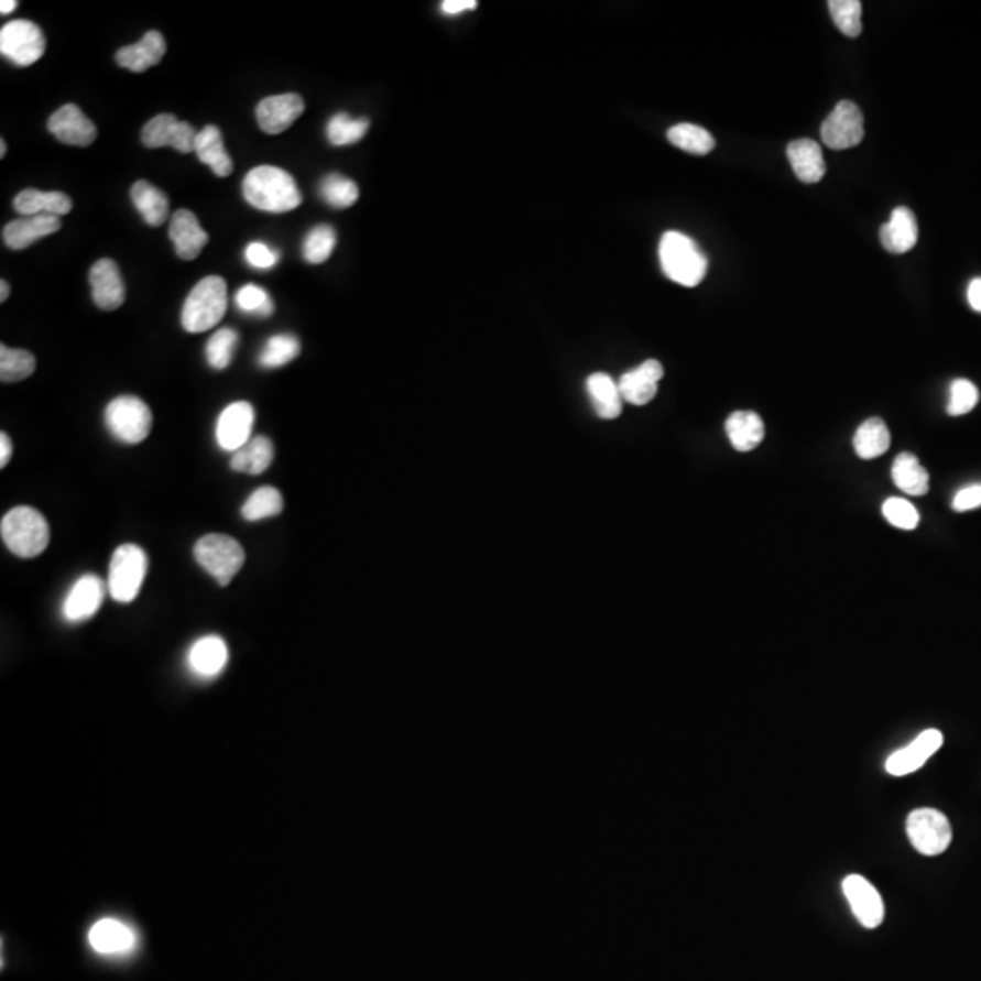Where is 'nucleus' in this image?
Returning <instances> with one entry per match:
<instances>
[{"instance_id": "nucleus-38", "label": "nucleus", "mask_w": 981, "mask_h": 981, "mask_svg": "<svg viewBox=\"0 0 981 981\" xmlns=\"http://www.w3.org/2000/svg\"><path fill=\"white\" fill-rule=\"evenodd\" d=\"M36 368V360L30 351L24 349H11L0 346V380L6 384L21 382L32 377Z\"/></svg>"}, {"instance_id": "nucleus-24", "label": "nucleus", "mask_w": 981, "mask_h": 981, "mask_svg": "<svg viewBox=\"0 0 981 981\" xmlns=\"http://www.w3.org/2000/svg\"><path fill=\"white\" fill-rule=\"evenodd\" d=\"M880 240L889 253L902 254L913 250L918 242V222L908 208H896L880 229Z\"/></svg>"}, {"instance_id": "nucleus-23", "label": "nucleus", "mask_w": 981, "mask_h": 981, "mask_svg": "<svg viewBox=\"0 0 981 981\" xmlns=\"http://www.w3.org/2000/svg\"><path fill=\"white\" fill-rule=\"evenodd\" d=\"M63 222L61 217L53 215H33V217L19 218L8 224L2 229V239L10 250H26L35 244L36 240L44 239L47 235L57 233Z\"/></svg>"}, {"instance_id": "nucleus-40", "label": "nucleus", "mask_w": 981, "mask_h": 981, "mask_svg": "<svg viewBox=\"0 0 981 981\" xmlns=\"http://www.w3.org/2000/svg\"><path fill=\"white\" fill-rule=\"evenodd\" d=\"M368 130V119H351L348 113H337L327 122L326 135L333 145H351L362 141Z\"/></svg>"}, {"instance_id": "nucleus-1", "label": "nucleus", "mask_w": 981, "mask_h": 981, "mask_svg": "<svg viewBox=\"0 0 981 981\" xmlns=\"http://www.w3.org/2000/svg\"><path fill=\"white\" fill-rule=\"evenodd\" d=\"M242 193L253 208L268 214H287L302 204L295 178L276 166L253 167L246 175Z\"/></svg>"}, {"instance_id": "nucleus-39", "label": "nucleus", "mask_w": 981, "mask_h": 981, "mask_svg": "<svg viewBox=\"0 0 981 981\" xmlns=\"http://www.w3.org/2000/svg\"><path fill=\"white\" fill-rule=\"evenodd\" d=\"M301 355V342L293 335H275L264 344L260 351L259 363L262 368L275 369L286 366Z\"/></svg>"}, {"instance_id": "nucleus-12", "label": "nucleus", "mask_w": 981, "mask_h": 981, "mask_svg": "<svg viewBox=\"0 0 981 981\" xmlns=\"http://www.w3.org/2000/svg\"><path fill=\"white\" fill-rule=\"evenodd\" d=\"M254 410L250 402H233L220 413L217 421L218 446L224 451L235 453L242 449L253 438Z\"/></svg>"}, {"instance_id": "nucleus-4", "label": "nucleus", "mask_w": 981, "mask_h": 981, "mask_svg": "<svg viewBox=\"0 0 981 981\" xmlns=\"http://www.w3.org/2000/svg\"><path fill=\"white\" fill-rule=\"evenodd\" d=\"M228 309V284L222 276H206L193 287L182 307L181 323L187 333L209 331Z\"/></svg>"}, {"instance_id": "nucleus-22", "label": "nucleus", "mask_w": 981, "mask_h": 981, "mask_svg": "<svg viewBox=\"0 0 981 981\" xmlns=\"http://www.w3.org/2000/svg\"><path fill=\"white\" fill-rule=\"evenodd\" d=\"M228 660V644L220 636L209 634L192 645V650L187 653V667L192 669L193 675L209 680L217 678L226 669Z\"/></svg>"}, {"instance_id": "nucleus-25", "label": "nucleus", "mask_w": 981, "mask_h": 981, "mask_svg": "<svg viewBox=\"0 0 981 981\" xmlns=\"http://www.w3.org/2000/svg\"><path fill=\"white\" fill-rule=\"evenodd\" d=\"M166 53V41L159 32H148L142 36L141 42H137L133 46H126L117 52V64L120 68L130 69V72L142 73L161 63L162 57Z\"/></svg>"}, {"instance_id": "nucleus-45", "label": "nucleus", "mask_w": 981, "mask_h": 981, "mask_svg": "<svg viewBox=\"0 0 981 981\" xmlns=\"http://www.w3.org/2000/svg\"><path fill=\"white\" fill-rule=\"evenodd\" d=\"M980 391L971 380L958 379L950 384V399L947 411L950 416H961L971 413L978 405Z\"/></svg>"}, {"instance_id": "nucleus-26", "label": "nucleus", "mask_w": 981, "mask_h": 981, "mask_svg": "<svg viewBox=\"0 0 981 981\" xmlns=\"http://www.w3.org/2000/svg\"><path fill=\"white\" fill-rule=\"evenodd\" d=\"M787 159L796 177L805 184H816L826 175L827 166L818 142L798 139L787 145Z\"/></svg>"}, {"instance_id": "nucleus-47", "label": "nucleus", "mask_w": 981, "mask_h": 981, "mask_svg": "<svg viewBox=\"0 0 981 981\" xmlns=\"http://www.w3.org/2000/svg\"><path fill=\"white\" fill-rule=\"evenodd\" d=\"M244 257L248 260V264L251 268H257V270H270L279 262V253L271 250L270 246L262 244V242H251L246 248Z\"/></svg>"}, {"instance_id": "nucleus-42", "label": "nucleus", "mask_w": 981, "mask_h": 981, "mask_svg": "<svg viewBox=\"0 0 981 981\" xmlns=\"http://www.w3.org/2000/svg\"><path fill=\"white\" fill-rule=\"evenodd\" d=\"M237 346H239V333L231 329V327L218 329L217 333H214V337L209 338L208 346H206V359H208L209 366L217 369V371L228 368L231 360H233Z\"/></svg>"}, {"instance_id": "nucleus-15", "label": "nucleus", "mask_w": 981, "mask_h": 981, "mask_svg": "<svg viewBox=\"0 0 981 981\" xmlns=\"http://www.w3.org/2000/svg\"><path fill=\"white\" fill-rule=\"evenodd\" d=\"M47 130L57 141L68 145H91L97 139V128L75 105H66L57 109L47 120Z\"/></svg>"}, {"instance_id": "nucleus-36", "label": "nucleus", "mask_w": 981, "mask_h": 981, "mask_svg": "<svg viewBox=\"0 0 981 981\" xmlns=\"http://www.w3.org/2000/svg\"><path fill=\"white\" fill-rule=\"evenodd\" d=\"M320 197L331 208L348 209L359 200L360 189L351 178L331 173L320 182Z\"/></svg>"}, {"instance_id": "nucleus-44", "label": "nucleus", "mask_w": 981, "mask_h": 981, "mask_svg": "<svg viewBox=\"0 0 981 981\" xmlns=\"http://www.w3.org/2000/svg\"><path fill=\"white\" fill-rule=\"evenodd\" d=\"M235 301H237L239 309L250 313L254 317H271L273 309H275L271 296L268 295V291L262 290L260 286H254V284H246L242 290H239Z\"/></svg>"}, {"instance_id": "nucleus-8", "label": "nucleus", "mask_w": 981, "mask_h": 981, "mask_svg": "<svg viewBox=\"0 0 981 981\" xmlns=\"http://www.w3.org/2000/svg\"><path fill=\"white\" fill-rule=\"evenodd\" d=\"M911 846L924 857H938L952 841L949 818L936 809H916L907 818Z\"/></svg>"}, {"instance_id": "nucleus-17", "label": "nucleus", "mask_w": 981, "mask_h": 981, "mask_svg": "<svg viewBox=\"0 0 981 981\" xmlns=\"http://www.w3.org/2000/svg\"><path fill=\"white\" fill-rule=\"evenodd\" d=\"M94 302L105 312L119 309L126 301V286L119 265L111 259H100L89 271Z\"/></svg>"}, {"instance_id": "nucleus-32", "label": "nucleus", "mask_w": 981, "mask_h": 981, "mask_svg": "<svg viewBox=\"0 0 981 981\" xmlns=\"http://www.w3.org/2000/svg\"><path fill=\"white\" fill-rule=\"evenodd\" d=\"M273 457H275L273 442L265 436H254L242 449L231 455L229 466L237 472L262 475L265 469H270Z\"/></svg>"}, {"instance_id": "nucleus-49", "label": "nucleus", "mask_w": 981, "mask_h": 981, "mask_svg": "<svg viewBox=\"0 0 981 981\" xmlns=\"http://www.w3.org/2000/svg\"><path fill=\"white\" fill-rule=\"evenodd\" d=\"M477 0H446V2H442L440 4L442 13L451 17L460 15L464 11L477 10Z\"/></svg>"}, {"instance_id": "nucleus-53", "label": "nucleus", "mask_w": 981, "mask_h": 981, "mask_svg": "<svg viewBox=\"0 0 981 981\" xmlns=\"http://www.w3.org/2000/svg\"><path fill=\"white\" fill-rule=\"evenodd\" d=\"M8 296H10V284L8 282H0V302L8 301Z\"/></svg>"}, {"instance_id": "nucleus-6", "label": "nucleus", "mask_w": 981, "mask_h": 981, "mask_svg": "<svg viewBox=\"0 0 981 981\" xmlns=\"http://www.w3.org/2000/svg\"><path fill=\"white\" fill-rule=\"evenodd\" d=\"M195 560L217 580L218 586H229L246 562L244 547L231 536L211 533L195 544Z\"/></svg>"}, {"instance_id": "nucleus-3", "label": "nucleus", "mask_w": 981, "mask_h": 981, "mask_svg": "<svg viewBox=\"0 0 981 981\" xmlns=\"http://www.w3.org/2000/svg\"><path fill=\"white\" fill-rule=\"evenodd\" d=\"M0 536L13 555L35 558L50 544V525L36 509L21 505L4 514L0 522Z\"/></svg>"}, {"instance_id": "nucleus-50", "label": "nucleus", "mask_w": 981, "mask_h": 981, "mask_svg": "<svg viewBox=\"0 0 981 981\" xmlns=\"http://www.w3.org/2000/svg\"><path fill=\"white\" fill-rule=\"evenodd\" d=\"M967 301L974 312L981 313V276L974 279L967 287Z\"/></svg>"}, {"instance_id": "nucleus-14", "label": "nucleus", "mask_w": 981, "mask_h": 981, "mask_svg": "<svg viewBox=\"0 0 981 981\" xmlns=\"http://www.w3.org/2000/svg\"><path fill=\"white\" fill-rule=\"evenodd\" d=\"M841 885H843V894H846L847 902L851 905L858 922L868 929H876L885 916L883 900L876 887L860 874L847 876Z\"/></svg>"}, {"instance_id": "nucleus-43", "label": "nucleus", "mask_w": 981, "mask_h": 981, "mask_svg": "<svg viewBox=\"0 0 981 981\" xmlns=\"http://www.w3.org/2000/svg\"><path fill=\"white\" fill-rule=\"evenodd\" d=\"M832 21L843 35L854 36L862 33V2L860 0H831L829 2Z\"/></svg>"}, {"instance_id": "nucleus-37", "label": "nucleus", "mask_w": 981, "mask_h": 981, "mask_svg": "<svg viewBox=\"0 0 981 981\" xmlns=\"http://www.w3.org/2000/svg\"><path fill=\"white\" fill-rule=\"evenodd\" d=\"M284 509V499L281 491L271 486L259 488L254 493L250 494V499L246 500L242 505V516L248 522H259V520L273 519L276 514L282 513Z\"/></svg>"}, {"instance_id": "nucleus-20", "label": "nucleus", "mask_w": 981, "mask_h": 981, "mask_svg": "<svg viewBox=\"0 0 981 981\" xmlns=\"http://www.w3.org/2000/svg\"><path fill=\"white\" fill-rule=\"evenodd\" d=\"M664 379V366L658 360H645L639 368L631 369L623 374L618 388L622 393L623 402L633 405L650 404L656 396L658 382Z\"/></svg>"}, {"instance_id": "nucleus-29", "label": "nucleus", "mask_w": 981, "mask_h": 981, "mask_svg": "<svg viewBox=\"0 0 981 981\" xmlns=\"http://www.w3.org/2000/svg\"><path fill=\"white\" fill-rule=\"evenodd\" d=\"M726 432L732 447L740 453L753 451L762 444L765 426L759 413L754 411H737L726 422Z\"/></svg>"}, {"instance_id": "nucleus-18", "label": "nucleus", "mask_w": 981, "mask_h": 981, "mask_svg": "<svg viewBox=\"0 0 981 981\" xmlns=\"http://www.w3.org/2000/svg\"><path fill=\"white\" fill-rule=\"evenodd\" d=\"M944 745V734L938 729H927L907 748L900 749L889 756L885 769L893 776H905L924 767L925 762Z\"/></svg>"}, {"instance_id": "nucleus-5", "label": "nucleus", "mask_w": 981, "mask_h": 981, "mask_svg": "<svg viewBox=\"0 0 981 981\" xmlns=\"http://www.w3.org/2000/svg\"><path fill=\"white\" fill-rule=\"evenodd\" d=\"M148 573V556L135 544L119 545L115 549L108 571V592L115 602L130 603L135 600Z\"/></svg>"}, {"instance_id": "nucleus-16", "label": "nucleus", "mask_w": 981, "mask_h": 981, "mask_svg": "<svg viewBox=\"0 0 981 981\" xmlns=\"http://www.w3.org/2000/svg\"><path fill=\"white\" fill-rule=\"evenodd\" d=\"M304 113V100L301 95L284 94L260 100L257 106V120L260 130L279 135L290 130L291 126Z\"/></svg>"}, {"instance_id": "nucleus-9", "label": "nucleus", "mask_w": 981, "mask_h": 981, "mask_svg": "<svg viewBox=\"0 0 981 981\" xmlns=\"http://www.w3.org/2000/svg\"><path fill=\"white\" fill-rule=\"evenodd\" d=\"M44 52L46 39L35 22L19 19L0 30V53L19 68H28L41 61Z\"/></svg>"}, {"instance_id": "nucleus-52", "label": "nucleus", "mask_w": 981, "mask_h": 981, "mask_svg": "<svg viewBox=\"0 0 981 981\" xmlns=\"http://www.w3.org/2000/svg\"><path fill=\"white\" fill-rule=\"evenodd\" d=\"M17 6H19L17 0H2V2H0V13H2V15H8L11 11H15Z\"/></svg>"}, {"instance_id": "nucleus-28", "label": "nucleus", "mask_w": 981, "mask_h": 981, "mask_svg": "<svg viewBox=\"0 0 981 981\" xmlns=\"http://www.w3.org/2000/svg\"><path fill=\"white\" fill-rule=\"evenodd\" d=\"M195 153L198 161L211 167L217 177H229L233 173V161L224 148L222 133L217 126L209 124L203 131H198Z\"/></svg>"}, {"instance_id": "nucleus-48", "label": "nucleus", "mask_w": 981, "mask_h": 981, "mask_svg": "<svg viewBox=\"0 0 981 981\" xmlns=\"http://www.w3.org/2000/svg\"><path fill=\"white\" fill-rule=\"evenodd\" d=\"M981 508V483H972L961 489L952 499V509L958 513H966L972 509Z\"/></svg>"}, {"instance_id": "nucleus-31", "label": "nucleus", "mask_w": 981, "mask_h": 981, "mask_svg": "<svg viewBox=\"0 0 981 981\" xmlns=\"http://www.w3.org/2000/svg\"><path fill=\"white\" fill-rule=\"evenodd\" d=\"M587 395L591 399L597 415L613 421L622 413V393L608 373H592L586 382Z\"/></svg>"}, {"instance_id": "nucleus-35", "label": "nucleus", "mask_w": 981, "mask_h": 981, "mask_svg": "<svg viewBox=\"0 0 981 981\" xmlns=\"http://www.w3.org/2000/svg\"><path fill=\"white\" fill-rule=\"evenodd\" d=\"M667 139L671 144L687 151L690 155H707L715 150V137L700 126L689 124V122L673 126L667 131Z\"/></svg>"}, {"instance_id": "nucleus-11", "label": "nucleus", "mask_w": 981, "mask_h": 981, "mask_svg": "<svg viewBox=\"0 0 981 981\" xmlns=\"http://www.w3.org/2000/svg\"><path fill=\"white\" fill-rule=\"evenodd\" d=\"M197 131L189 122H181L175 115L162 113L151 119L142 130V144L145 148H175L181 153H193L197 142Z\"/></svg>"}, {"instance_id": "nucleus-51", "label": "nucleus", "mask_w": 981, "mask_h": 981, "mask_svg": "<svg viewBox=\"0 0 981 981\" xmlns=\"http://www.w3.org/2000/svg\"><path fill=\"white\" fill-rule=\"evenodd\" d=\"M11 453H13V446H11L10 436L2 433L0 435V468L8 466V462L11 460Z\"/></svg>"}, {"instance_id": "nucleus-46", "label": "nucleus", "mask_w": 981, "mask_h": 981, "mask_svg": "<svg viewBox=\"0 0 981 981\" xmlns=\"http://www.w3.org/2000/svg\"><path fill=\"white\" fill-rule=\"evenodd\" d=\"M883 516L898 530L914 531L919 524L918 509L904 499H889L883 502Z\"/></svg>"}, {"instance_id": "nucleus-34", "label": "nucleus", "mask_w": 981, "mask_h": 981, "mask_svg": "<svg viewBox=\"0 0 981 981\" xmlns=\"http://www.w3.org/2000/svg\"><path fill=\"white\" fill-rule=\"evenodd\" d=\"M891 446V433L882 418H869L858 427L854 435V451L863 460L882 457Z\"/></svg>"}, {"instance_id": "nucleus-21", "label": "nucleus", "mask_w": 981, "mask_h": 981, "mask_svg": "<svg viewBox=\"0 0 981 981\" xmlns=\"http://www.w3.org/2000/svg\"><path fill=\"white\" fill-rule=\"evenodd\" d=\"M170 239L175 246L178 259L195 260L208 244L209 235L204 231L198 218L189 209H178L170 222Z\"/></svg>"}, {"instance_id": "nucleus-27", "label": "nucleus", "mask_w": 981, "mask_h": 981, "mask_svg": "<svg viewBox=\"0 0 981 981\" xmlns=\"http://www.w3.org/2000/svg\"><path fill=\"white\" fill-rule=\"evenodd\" d=\"M13 208L26 217H33V215L64 217L72 211L73 203L66 193L24 189L13 200Z\"/></svg>"}, {"instance_id": "nucleus-2", "label": "nucleus", "mask_w": 981, "mask_h": 981, "mask_svg": "<svg viewBox=\"0 0 981 981\" xmlns=\"http://www.w3.org/2000/svg\"><path fill=\"white\" fill-rule=\"evenodd\" d=\"M658 254L665 276L676 284L695 287L706 279L709 260L687 235L667 231L660 240Z\"/></svg>"}, {"instance_id": "nucleus-13", "label": "nucleus", "mask_w": 981, "mask_h": 981, "mask_svg": "<svg viewBox=\"0 0 981 981\" xmlns=\"http://www.w3.org/2000/svg\"><path fill=\"white\" fill-rule=\"evenodd\" d=\"M106 591H108V584H105V580L97 575H84L78 578L64 600V618L68 622L78 623L95 617L105 602Z\"/></svg>"}, {"instance_id": "nucleus-30", "label": "nucleus", "mask_w": 981, "mask_h": 981, "mask_svg": "<svg viewBox=\"0 0 981 981\" xmlns=\"http://www.w3.org/2000/svg\"><path fill=\"white\" fill-rule=\"evenodd\" d=\"M131 200L144 222L151 228H159L170 217V198L166 193L148 181H139L131 187Z\"/></svg>"}, {"instance_id": "nucleus-33", "label": "nucleus", "mask_w": 981, "mask_h": 981, "mask_svg": "<svg viewBox=\"0 0 981 981\" xmlns=\"http://www.w3.org/2000/svg\"><path fill=\"white\" fill-rule=\"evenodd\" d=\"M893 482L911 497H924L929 491V472L913 453H902L893 464Z\"/></svg>"}, {"instance_id": "nucleus-19", "label": "nucleus", "mask_w": 981, "mask_h": 981, "mask_svg": "<svg viewBox=\"0 0 981 981\" xmlns=\"http://www.w3.org/2000/svg\"><path fill=\"white\" fill-rule=\"evenodd\" d=\"M89 945L102 956H126L137 947L135 930L117 918H102L89 929Z\"/></svg>"}, {"instance_id": "nucleus-41", "label": "nucleus", "mask_w": 981, "mask_h": 981, "mask_svg": "<svg viewBox=\"0 0 981 981\" xmlns=\"http://www.w3.org/2000/svg\"><path fill=\"white\" fill-rule=\"evenodd\" d=\"M335 246H337L335 229L329 224H320L306 235L302 253L309 264H323L331 257Z\"/></svg>"}, {"instance_id": "nucleus-7", "label": "nucleus", "mask_w": 981, "mask_h": 981, "mask_svg": "<svg viewBox=\"0 0 981 981\" xmlns=\"http://www.w3.org/2000/svg\"><path fill=\"white\" fill-rule=\"evenodd\" d=\"M109 433L122 444H141L150 436L153 415L139 396H117L109 402L105 413Z\"/></svg>"}, {"instance_id": "nucleus-10", "label": "nucleus", "mask_w": 981, "mask_h": 981, "mask_svg": "<svg viewBox=\"0 0 981 981\" xmlns=\"http://www.w3.org/2000/svg\"><path fill=\"white\" fill-rule=\"evenodd\" d=\"M821 139L831 150H849L865 135L862 109L851 100H841L821 124Z\"/></svg>"}, {"instance_id": "nucleus-54", "label": "nucleus", "mask_w": 981, "mask_h": 981, "mask_svg": "<svg viewBox=\"0 0 981 981\" xmlns=\"http://www.w3.org/2000/svg\"><path fill=\"white\" fill-rule=\"evenodd\" d=\"M4 155H6V142L0 141V156H4Z\"/></svg>"}]
</instances>
